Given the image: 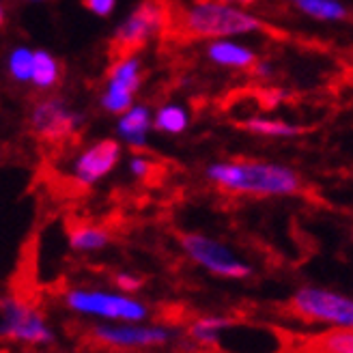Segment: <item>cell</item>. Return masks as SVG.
<instances>
[{"instance_id": "obj_26", "label": "cell", "mask_w": 353, "mask_h": 353, "mask_svg": "<svg viewBox=\"0 0 353 353\" xmlns=\"http://www.w3.org/2000/svg\"><path fill=\"white\" fill-rule=\"evenodd\" d=\"M224 3H233V5H241V7H248V5H254L256 0H224Z\"/></svg>"}, {"instance_id": "obj_15", "label": "cell", "mask_w": 353, "mask_h": 353, "mask_svg": "<svg viewBox=\"0 0 353 353\" xmlns=\"http://www.w3.org/2000/svg\"><path fill=\"white\" fill-rule=\"evenodd\" d=\"M302 353H353V327H334L310 339Z\"/></svg>"}, {"instance_id": "obj_14", "label": "cell", "mask_w": 353, "mask_h": 353, "mask_svg": "<svg viewBox=\"0 0 353 353\" xmlns=\"http://www.w3.org/2000/svg\"><path fill=\"white\" fill-rule=\"evenodd\" d=\"M295 11L310 17L314 22L339 24L349 20V7L343 0H289Z\"/></svg>"}, {"instance_id": "obj_9", "label": "cell", "mask_w": 353, "mask_h": 353, "mask_svg": "<svg viewBox=\"0 0 353 353\" xmlns=\"http://www.w3.org/2000/svg\"><path fill=\"white\" fill-rule=\"evenodd\" d=\"M3 336L26 345H48L54 339L41 312L15 297L3 299Z\"/></svg>"}, {"instance_id": "obj_23", "label": "cell", "mask_w": 353, "mask_h": 353, "mask_svg": "<svg viewBox=\"0 0 353 353\" xmlns=\"http://www.w3.org/2000/svg\"><path fill=\"white\" fill-rule=\"evenodd\" d=\"M151 162L147 160V157H140V155H134L130 160V172L136 176V179H147V176L151 174Z\"/></svg>"}, {"instance_id": "obj_4", "label": "cell", "mask_w": 353, "mask_h": 353, "mask_svg": "<svg viewBox=\"0 0 353 353\" xmlns=\"http://www.w3.org/2000/svg\"><path fill=\"white\" fill-rule=\"evenodd\" d=\"M84 123V114L61 95L37 99L28 110V128L34 136L48 143H61L72 138Z\"/></svg>"}, {"instance_id": "obj_1", "label": "cell", "mask_w": 353, "mask_h": 353, "mask_svg": "<svg viewBox=\"0 0 353 353\" xmlns=\"http://www.w3.org/2000/svg\"><path fill=\"white\" fill-rule=\"evenodd\" d=\"M211 183L248 196H295L302 192V176L291 166L263 160L214 162L205 168Z\"/></svg>"}, {"instance_id": "obj_24", "label": "cell", "mask_w": 353, "mask_h": 353, "mask_svg": "<svg viewBox=\"0 0 353 353\" xmlns=\"http://www.w3.org/2000/svg\"><path fill=\"white\" fill-rule=\"evenodd\" d=\"M114 282H117V287H121L123 291H138L140 289V282L136 276H132V274H125V272H121V274H117L114 276Z\"/></svg>"}, {"instance_id": "obj_10", "label": "cell", "mask_w": 353, "mask_h": 353, "mask_svg": "<svg viewBox=\"0 0 353 353\" xmlns=\"http://www.w3.org/2000/svg\"><path fill=\"white\" fill-rule=\"evenodd\" d=\"M121 143L114 138H101L97 143L84 147L72 164V176L76 183L88 188L108 176L121 162Z\"/></svg>"}, {"instance_id": "obj_17", "label": "cell", "mask_w": 353, "mask_h": 353, "mask_svg": "<svg viewBox=\"0 0 353 353\" xmlns=\"http://www.w3.org/2000/svg\"><path fill=\"white\" fill-rule=\"evenodd\" d=\"M243 130H248L254 136H268V138H295L302 134V128L285 119H272V117H250L243 121Z\"/></svg>"}, {"instance_id": "obj_6", "label": "cell", "mask_w": 353, "mask_h": 353, "mask_svg": "<svg viewBox=\"0 0 353 353\" xmlns=\"http://www.w3.org/2000/svg\"><path fill=\"white\" fill-rule=\"evenodd\" d=\"M67 306L80 312V314H93L103 316V319H121L138 323L147 319L149 308L140 304L138 299L130 295H117L105 291H86V289H74L65 295Z\"/></svg>"}, {"instance_id": "obj_20", "label": "cell", "mask_w": 353, "mask_h": 353, "mask_svg": "<svg viewBox=\"0 0 353 353\" xmlns=\"http://www.w3.org/2000/svg\"><path fill=\"white\" fill-rule=\"evenodd\" d=\"M7 74L17 84H30L34 69V50L28 46H15L7 54Z\"/></svg>"}, {"instance_id": "obj_21", "label": "cell", "mask_w": 353, "mask_h": 353, "mask_svg": "<svg viewBox=\"0 0 353 353\" xmlns=\"http://www.w3.org/2000/svg\"><path fill=\"white\" fill-rule=\"evenodd\" d=\"M231 321L226 316H203L190 325V336L203 345H214L220 341L224 330H231Z\"/></svg>"}, {"instance_id": "obj_18", "label": "cell", "mask_w": 353, "mask_h": 353, "mask_svg": "<svg viewBox=\"0 0 353 353\" xmlns=\"http://www.w3.org/2000/svg\"><path fill=\"white\" fill-rule=\"evenodd\" d=\"M190 125V114L181 103H164L153 112V130L168 134V136H179Z\"/></svg>"}, {"instance_id": "obj_25", "label": "cell", "mask_w": 353, "mask_h": 353, "mask_svg": "<svg viewBox=\"0 0 353 353\" xmlns=\"http://www.w3.org/2000/svg\"><path fill=\"white\" fill-rule=\"evenodd\" d=\"M254 72H256L259 76H270V74H272V67H270V65H265V63H256Z\"/></svg>"}, {"instance_id": "obj_11", "label": "cell", "mask_w": 353, "mask_h": 353, "mask_svg": "<svg viewBox=\"0 0 353 353\" xmlns=\"http://www.w3.org/2000/svg\"><path fill=\"white\" fill-rule=\"evenodd\" d=\"M95 341L119 347V349H136V347H155L164 345L170 339V332L164 327L151 325H97L93 330Z\"/></svg>"}, {"instance_id": "obj_2", "label": "cell", "mask_w": 353, "mask_h": 353, "mask_svg": "<svg viewBox=\"0 0 353 353\" xmlns=\"http://www.w3.org/2000/svg\"><path fill=\"white\" fill-rule=\"evenodd\" d=\"M181 24L188 34L207 41L235 39L239 34H254L265 28L259 15L224 0H196L183 11Z\"/></svg>"}, {"instance_id": "obj_27", "label": "cell", "mask_w": 353, "mask_h": 353, "mask_svg": "<svg viewBox=\"0 0 353 353\" xmlns=\"http://www.w3.org/2000/svg\"><path fill=\"white\" fill-rule=\"evenodd\" d=\"M30 3H43V0H30Z\"/></svg>"}, {"instance_id": "obj_8", "label": "cell", "mask_w": 353, "mask_h": 353, "mask_svg": "<svg viewBox=\"0 0 353 353\" xmlns=\"http://www.w3.org/2000/svg\"><path fill=\"white\" fill-rule=\"evenodd\" d=\"M164 7L157 0H143L136 5L125 20H121L112 32V46L121 52H136L147 46L164 28Z\"/></svg>"}, {"instance_id": "obj_12", "label": "cell", "mask_w": 353, "mask_h": 353, "mask_svg": "<svg viewBox=\"0 0 353 353\" xmlns=\"http://www.w3.org/2000/svg\"><path fill=\"white\" fill-rule=\"evenodd\" d=\"M151 130H153V112L145 103H134L132 108L128 112H123L114 123V132L119 140L132 149L147 147Z\"/></svg>"}, {"instance_id": "obj_7", "label": "cell", "mask_w": 353, "mask_h": 353, "mask_svg": "<svg viewBox=\"0 0 353 353\" xmlns=\"http://www.w3.org/2000/svg\"><path fill=\"white\" fill-rule=\"evenodd\" d=\"M181 248L183 252L199 263L207 272L222 276V278H248L252 268L248 263L235 256V252L218 239H211L201 233H185L181 235Z\"/></svg>"}, {"instance_id": "obj_5", "label": "cell", "mask_w": 353, "mask_h": 353, "mask_svg": "<svg viewBox=\"0 0 353 353\" xmlns=\"http://www.w3.org/2000/svg\"><path fill=\"white\" fill-rule=\"evenodd\" d=\"M140 84H143V61L132 52L121 54L108 69V78H105L103 91L99 95L101 110L114 117L128 112L136 103L134 97Z\"/></svg>"}, {"instance_id": "obj_22", "label": "cell", "mask_w": 353, "mask_h": 353, "mask_svg": "<svg viewBox=\"0 0 353 353\" xmlns=\"http://www.w3.org/2000/svg\"><path fill=\"white\" fill-rule=\"evenodd\" d=\"M84 7L97 17H108L117 7V0H84Z\"/></svg>"}, {"instance_id": "obj_19", "label": "cell", "mask_w": 353, "mask_h": 353, "mask_svg": "<svg viewBox=\"0 0 353 353\" xmlns=\"http://www.w3.org/2000/svg\"><path fill=\"white\" fill-rule=\"evenodd\" d=\"M110 243V235L99 226L93 224H84V226H76L69 231V245L76 252H97L101 248Z\"/></svg>"}, {"instance_id": "obj_13", "label": "cell", "mask_w": 353, "mask_h": 353, "mask_svg": "<svg viewBox=\"0 0 353 353\" xmlns=\"http://www.w3.org/2000/svg\"><path fill=\"white\" fill-rule=\"evenodd\" d=\"M205 54L214 65L224 67V69H233V72H252L259 63L256 52L235 39L207 41Z\"/></svg>"}, {"instance_id": "obj_16", "label": "cell", "mask_w": 353, "mask_h": 353, "mask_svg": "<svg viewBox=\"0 0 353 353\" xmlns=\"http://www.w3.org/2000/svg\"><path fill=\"white\" fill-rule=\"evenodd\" d=\"M63 76L59 59L50 50H34V69L30 84L39 91H52Z\"/></svg>"}, {"instance_id": "obj_3", "label": "cell", "mask_w": 353, "mask_h": 353, "mask_svg": "<svg viewBox=\"0 0 353 353\" xmlns=\"http://www.w3.org/2000/svg\"><path fill=\"white\" fill-rule=\"evenodd\" d=\"M289 306L306 321L327 323L332 327H353V297L336 291L302 287L295 291Z\"/></svg>"}]
</instances>
